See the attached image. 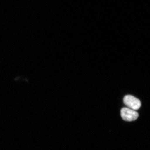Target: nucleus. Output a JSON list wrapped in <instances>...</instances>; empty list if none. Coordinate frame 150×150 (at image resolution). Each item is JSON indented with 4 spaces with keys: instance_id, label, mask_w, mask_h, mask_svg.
I'll return each instance as SVG.
<instances>
[{
    "instance_id": "obj_2",
    "label": "nucleus",
    "mask_w": 150,
    "mask_h": 150,
    "mask_svg": "<svg viewBox=\"0 0 150 150\" xmlns=\"http://www.w3.org/2000/svg\"><path fill=\"white\" fill-rule=\"evenodd\" d=\"M121 115L124 120L128 122L136 120L139 117L138 113L135 110L126 108L122 109Z\"/></svg>"
},
{
    "instance_id": "obj_1",
    "label": "nucleus",
    "mask_w": 150,
    "mask_h": 150,
    "mask_svg": "<svg viewBox=\"0 0 150 150\" xmlns=\"http://www.w3.org/2000/svg\"><path fill=\"white\" fill-rule=\"evenodd\" d=\"M123 102L127 107L134 110H138L141 105L139 99L132 95L125 96L123 98Z\"/></svg>"
}]
</instances>
